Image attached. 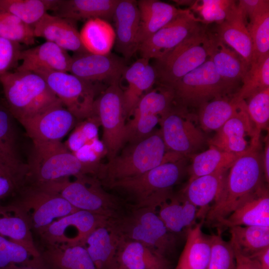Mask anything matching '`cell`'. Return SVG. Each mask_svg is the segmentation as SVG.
Here are the masks:
<instances>
[{
    "label": "cell",
    "mask_w": 269,
    "mask_h": 269,
    "mask_svg": "<svg viewBox=\"0 0 269 269\" xmlns=\"http://www.w3.org/2000/svg\"><path fill=\"white\" fill-rule=\"evenodd\" d=\"M259 148L251 146L229 168L220 193L206 214L208 224L217 227L264 184Z\"/></svg>",
    "instance_id": "1"
},
{
    "label": "cell",
    "mask_w": 269,
    "mask_h": 269,
    "mask_svg": "<svg viewBox=\"0 0 269 269\" xmlns=\"http://www.w3.org/2000/svg\"><path fill=\"white\" fill-rule=\"evenodd\" d=\"M184 158L168 151L160 130L138 142L129 143L121 153L101 163L95 175L102 185L134 177L168 160Z\"/></svg>",
    "instance_id": "2"
},
{
    "label": "cell",
    "mask_w": 269,
    "mask_h": 269,
    "mask_svg": "<svg viewBox=\"0 0 269 269\" xmlns=\"http://www.w3.org/2000/svg\"><path fill=\"white\" fill-rule=\"evenodd\" d=\"M6 105L20 124L61 103L44 79L29 71L8 72L0 77Z\"/></svg>",
    "instance_id": "3"
},
{
    "label": "cell",
    "mask_w": 269,
    "mask_h": 269,
    "mask_svg": "<svg viewBox=\"0 0 269 269\" xmlns=\"http://www.w3.org/2000/svg\"><path fill=\"white\" fill-rule=\"evenodd\" d=\"M98 170L80 162L61 141L33 142L23 186H37L82 174L95 176Z\"/></svg>",
    "instance_id": "4"
},
{
    "label": "cell",
    "mask_w": 269,
    "mask_h": 269,
    "mask_svg": "<svg viewBox=\"0 0 269 269\" xmlns=\"http://www.w3.org/2000/svg\"><path fill=\"white\" fill-rule=\"evenodd\" d=\"M185 162V158L166 161L141 175L105 186L127 194L134 208L156 209L172 196V188L182 177Z\"/></svg>",
    "instance_id": "5"
},
{
    "label": "cell",
    "mask_w": 269,
    "mask_h": 269,
    "mask_svg": "<svg viewBox=\"0 0 269 269\" xmlns=\"http://www.w3.org/2000/svg\"><path fill=\"white\" fill-rule=\"evenodd\" d=\"M73 177L34 187L59 195L78 210L110 219H119L127 213L123 203L105 191L97 177L88 174Z\"/></svg>",
    "instance_id": "6"
},
{
    "label": "cell",
    "mask_w": 269,
    "mask_h": 269,
    "mask_svg": "<svg viewBox=\"0 0 269 269\" xmlns=\"http://www.w3.org/2000/svg\"><path fill=\"white\" fill-rule=\"evenodd\" d=\"M110 222L122 238L140 242L164 257L175 247V235L167 229L155 208H133Z\"/></svg>",
    "instance_id": "7"
},
{
    "label": "cell",
    "mask_w": 269,
    "mask_h": 269,
    "mask_svg": "<svg viewBox=\"0 0 269 269\" xmlns=\"http://www.w3.org/2000/svg\"><path fill=\"white\" fill-rule=\"evenodd\" d=\"M213 38L201 27L153 66L158 84L171 88L183 76L205 62L211 53Z\"/></svg>",
    "instance_id": "8"
},
{
    "label": "cell",
    "mask_w": 269,
    "mask_h": 269,
    "mask_svg": "<svg viewBox=\"0 0 269 269\" xmlns=\"http://www.w3.org/2000/svg\"><path fill=\"white\" fill-rule=\"evenodd\" d=\"M174 104L184 107H200L224 97L232 88L217 73L210 58L203 64L181 78L171 87Z\"/></svg>",
    "instance_id": "9"
},
{
    "label": "cell",
    "mask_w": 269,
    "mask_h": 269,
    "mask_svg": "<svg viewBox=\"0 0 269 269\" xmlns=\"http://www.w3.org/2000/svg\"><path fill=\"white\" fill-rule=\"evenodd\" d=\"M33 72L42 77L65 107L81 121L94 114L97 88L94 83L68 72L38 70Z\"/></svg>",
    "instance_id": "10"
},
{
    "label": "cell",
    "mask_w": 269,
    "mask_h": 269,
    "mask_svg": "<svg viewBox=\"0 0 269 269\" xmlns=\"http://www.w3.org/2000/svg\"><path fill=\"white\" fill-rule=\"evenodd\" d=\"M120 81L114 82L98 97L94 105V114L103 128L102 141L107 149L108 161L115 157L125 143L126 120L123 90Z\"/></svg>",
    "instance_id": "11"
},
{
    "label": "cell",
    "mask_w": 269,
    "mask_h": 269,
    "mask_svg": "<svg viewBox=\"0 0 269 269\" xmlns=\"http://www.w3.org/2000/svg\"><path fill=\"white\" fill-rule=\"evenodd\" d=\"M14 201L26 214L33 232L40 235L52 223L78 210L59 195L25 185Z\"/></svg>",
    "instance_id": "12"
},
{
    "label": "cell",
    "mask_w": 269,
    "mask_h": 269,
    "mask_svg": "<svg viewBox=\"0 0 269 269\" xmlns=\"http://www.w3.org/2000/svg\"><path fill=\"white\" fill-rule=\"evenodd\" d=\"M160 131L168 151L186 158L205 142L203 132L193 123L187 109L174 104L160 118Z\"/></svg>",
    "instance_id": "13"
},
{
    "label": "cell",
    "mask_w": 269,
    "mask_h": 269,
    "mask_svg": "<svg viewBox=\"0 0 269 269\" xmlns=\"http://www.w3.org/2000/svg\"><path fill=\"white\" fill-rule=\"evenodd\" d=\"M108 218L78 210L52 223L39 235L43 246L83 245L89 235Z\"/></svg>",
    "instance_id": "14"
},
{
    "label": "cell",
    "mask_w": 269,
    "mask_h": 269,
    "mask_svg": "<svg viewBox=\"0 0 269 269\" xmlns=\"http://www.w3.org/2000/svg\"><path fill=\"white\" fill-rule=\"evenodd\" d=\"M200 21L186 9L142 42L137 51L142 58L160 59L199 29Z\"/></svg>",
    "instance_id": "15"
},
{
    "label": "cell",
    "mask_w": 269,
    "mask_h": 269,
    "mask_svg": "<svg viewBox=\"0 0 269 269\" xmlns=\"http://www.w3.org/2000/svg\"><path fill=\"white\" fill-rule=\"evenodd\" d=\"M125 59L111 53L100 55L89 52L76 53L71 56L69 72L85 81H120L127 66Z\"/></svg>",
    "instance_id": "16"
},
{
    "label": "cell",
    "mask_w": 269,
    "mask_h": 269,
    "mask_svg": "<svg viewBox=\"0 0 269 269\" xmlns=\"http://www.w3.org/2000/svg\"><path fill=\"white\" fill-rule=\"evenodd\" d=\"M77 120L61 103L22 123L32 142L61 141Z\"/></svg>",
    "instance_id": "17"
},
{
    "label": "cell",
    "mask_w": 269,
    "mask_h": 269,
    "mask_svg": "<svg viewBox=\"0 0 269 269\" xmlns=\"http://www.w3.org/2000/svg\"><path fill=\"white\" fill-rule=\"evenodd\" d=\"M238 6L252 42L251 63L259 61L269 55V0H241Z\"/></svg>",
    "instance_id": "18"
},
{
    "label": "cell",
    "mask_w": 269,
    "mask_h": 269,
    "mask_svg": "<svg viewBox=\"0 0 269 269\" xmlns=\"http://www.w3.org/2000/svg\"><path fill=\"white\" fill-rule=\"evenodd\" d=\"M253 136V128L244 101L238 111L217 131L208 143L221 150L241 154L251 146L247 137L252 139Z\"/></svg>",
    "instance_id": "19"
},
{
    "label": "cell",
    "mask_w": 269,
    "mask_h": 269,
    "mask_svg": "<svg viewBox=\"0 0 269 269\" xmlns=\"http://www.w3.org/2000/svg\"><path fill=\"white\" fill-rule=\"evenodd\" d=\"M115 21L116 49L126 60L138 51L139 12L137 1L120 0L113 15Z\"/></svg>",
    "instance_id": "20"
},
{
    "label": "cell",
    "mask_w": 269,
    "mask_h": 269,
    "mask_svg": "<svg viewBox=\"0 0 269 269\" xmlns=\"http://www.w3.org/2000/svg\"><path fill=\"white\" fill-rule=\"evenodd\" d=\"M35 37H42L75 53L88 52L84 47L76 21L46 13L33 26Z\"/></svg>",
    "instance_id": "21"
},
{
    "label": "cell",
    "mask_w": 269,
    "mask_h": 269,
    "mask_svg": "<svg viewBox=\"0 0 269 269\" xmlns=\"http://www.w3.org/2000/svg\"><path fill=\"white\" fill-rule=\"evenodd\" d=\"M21 64L15 70L34 72L38 70L68 72L71 56L68 52L54 43L42 44L22 50L19 57Z\"/></svg>",
    "instance_id": "22"
},
{
    "label": "cell",
    "mask_w": 269,
    "mask_h": 269,
    "mask_svg": "<svg viewBox=\"0 0 269 269\" xmlns=\"http://www.w3.org/2000/svg\"><path fill=\"white\" fill-rule=\"evenodd\" d=\"M269 227V190L264 184L248 197L217 227Z\"/></svg>",
    "instance_id": "23"
},
{
    "label": "cell",
    "mask_w": 269,
    "mask_h": 269,
    "mask_svg": "<svg viewBox=\"0 0 269 269\" xmlns=\"http://www.w3.org/2000/svg\"><path fill=\"white\" fill-rule=\"evenodd\" d=\"M0 235L23 246L34 257H40L28 219L15 201L7 205L0 204Z\"/></svg>",
    "instance_id": "24"
},
{
    "label": "cell",
    "mask_w": 269,
    "mask_h": 269,
    "mask_svg": "<svg viewBox=\"0 0 269 269\" xmlns=\"http://www.w3.org/2000/svg\"><path fill=\"white\" fill-rule=\"evenodd\" d=\"M149 60L142 58L127 67L123 75L128 82L123 91L124 107L127 118L131 117L140 99L156 82V73Z\"/></svg>",
    "instance_id": "25"
},
{
    "label": "cell",
    "mask_w": 269,
    "mask_h": 269,
    "mask_svg": "<svg viewBox=\"0 0 269 269\" xmlns=\"http://www.w3.org/2000/svg\"><path fill=\"white\" fill-rule=\"evenodd\" d=\"M110 220L94 230L83 245L96 269L116 268L117 253L121 237L112 226Z\"/></svg>",
    "instance_id": "26"
},
{
    "label": "cell",
    "mask_w": 269,
    "mask_h": 269,
    "mask_svg": "<svg viewBox=\"0 0 269 269\" xmlns=\"http://www.w3.org/2000/svg\"><path fill=\"white\" fill-rule=\"evenodd\" d=\"M139 12L137 43L139 45L162 27L184 12L169 3L156 0L137 1Z\"/></svg>",
    "instance_id": "27"
},
{
    "label": "cell",
    "mask_w": 269,
    "mask_h": 269,
    "mask_svg": "<svg viewBox=\"0 0 269 269\" xmlns=\"http://www.w3.org/2000/svg\"><path fill=\"white\" fill-rule=\"evenodd\" d=\"M115 269H168V266L165 257L149 247L121 237Z\"/></svg>",
    "instance_id": "28"
},
{
    "label": "cell",
    "mask_w": 269,
    "mask_h": 269,
    "mask_svg": "<svg viewBox=\"0 0 269 269\" xmlns=\"http://www.w3.org/2000/svg\"><path fill=\"white\" fill-rule=\"evenodd\" d=\"M219 24L218 38L232 47L250 67L253 56L252 42L243 13L238 5Z\"/></svg>",
    "instance_id": "29"
},
{
    "label": "cell",
    "mask_w": 269,
    "mask_h": 269,
    "mask_svg": "<svg viewBox=\"0 0 269 269\" xmlns=\"http://www.w3.org/2000/svg\"><path fill=\"white\" fill-rule=\"evenodd\" d=\"M120 0H58L52 14L73 20L113 18Z\"/></svg>",
    "instance_id": "30"
},
{
    "label": "cell",
    "mask_w": 269,
    "mask_h": 269,
    "mask_svg": "<svg viewBox=\"0 0 269 269\" xmlns=\"http://www.w3.org/2000/svg\"><path fill=\"white\" fill-rule=\"evenodd\" d=\"M229 169H220L188 181L182 195L198 208V217L206 216L209 204L221 191Z\"/></svg>",
    "instance_id": "31"
},
{
    "label": "cell",
    "mask_w": 269,
    "mask_h": 269,
    "mask_svg": "<svg viewBox=\"0 0 269 269\" xmlns=\"http://www.w3.org/2000/svg\"><path fill=\"white\" fill-rule=\"evenodd\" d=\"M39 251L48 269H96L83 245L43 246Z\"/></svg>",
    "instance_id": "32"
},
{
    "label": "cell",
    "mask_w": 269,
    "mask_h": 269,
    "mask_svg": "<svg viewBox=\"0 0 269 269\" xmlns=\"http://www.w3.org/2000/svg\"><path fill=\"white\" fill-rule=\"evenodd\" d=\"M210 59L218 75L232 89L243 80L250 68L237 53L218 38H213Z\"/></svg>",
    "instance_id": "33"
},
{
    "label": "cell",
    "mask_w": 269,
    "mask_h": 269,
    "mask_svg": "<svg viewBox=\"0 0 269 269\" xmlns=\"http://www.w3.org/2000/svg\"><path fill=\"white\" fill-rule=\"evenodd\" d=\"M211 254L210 236L198 224L187 230L185 245L178 263L186 269H207Z\"/></svg>",
    "instance_id": "34"
},
{
    "label": "cell",
    "mask_w": 269,
    "mask_h": 269,
    "mask_svg": "<svg viewBox=\"0 0 269 269\" xmlns=\"http://www.w3.org/2000/svg\"><path fill=\"white\" fill-rule=\"evenodd\" d=\"M79 32L84 47L91 53L108 54L115 43L114 29L107 20L103 19L92 18L87 20Z\"/></svg>",
    "instance_id": "35"
},
{
    "label": "cell",
    "mask_w": 269,
    "mask_h": 269,
    "mask_svg": "<svg viewBox=\"0 0 269 269\" xmlns=\"http://www.w3.org/2000/svg\"><path fill=\"white\" fill-rule=\"evenodd\" d=\"M244 101L224 96L204 104L199 107L198 115L201 129L206 132H217L235 115Z\"/></svg>",
    "instance_id": "36"
},
{
    "label": "cell",
    "mask_w": 269,
    "mask_h": 269,
    "mask_svg": "<svg viewBox=\"0 0 269 269\" xmlns=\"http://www.w3.org/2000/svg\"><path fill=\"white\" fill-rule=\"evenodd\" d=\"M244 153L229 152L210 145L209 149L193 157L189 169L188 181L220 169H229L236 160Z\"/></svg>",
    "instance_id": "37"
},
{
    "label": "cell",
    "mask_w": 269,
    "mask_h": 269,
    "mask_svg": "<svg viewBox=\"0 0 269 269\" xmlns=\"http://www.w3.org/2000/svg\"><path fill=\"white\" fill-rule=\"evenodd\" d=\"M13 118L5 101L0 98V153L13 168L24 175L26 164L21 161L17 152Z\"/></svg>",
    "instance_id": "38"
},
{
    "label": "cell",
    "mask_w": 269,
    "mask_h": 269,
    "mask_svg": "<svg viewBox=\"0 0 269 269\" xmlns=\"http://www.w3.org/2000/svg\"><path fill=\"white\" fill-rule=\"evenodd\" d=\"M229 229L230 242L246 256L250 257L269 247V227L237 226Z\"/></svg>",
    "instance_id": "39"
},
{
    "label": "cell",
    "mask_w": 269,
    "mask_h": 269,
    "mask_svg": "<svg viewBox=\"0 0 269 269\" xmlns=\"http://www.w3.org/2000/svg\"><path fill=\"white\" fill-rule=\"evenodd\" d=\"M58 0H0V9L33 26L47 12L52 11Z\"/></svg>",
    "instance_id": "40"
},
{
    "label": "cell",
    "mask_w": 269,
    "mask_h": 269,
    "mask_svg": "<svg viewBox=\"0 0 269 269\" xmlns=\"http://www.w3.org/2000/svg\"><path fill=\"white\" fill-rule=\"evenodd\" d=\"M174 104V95L170 87L159 84L139 100L132 116L154 115L161 117Z\"/></svg>",
    "instance_id": "41"
},
{
    "label": "cell",
    "mask_w": 269,
    "mask_h": 269,
    "mask_svg": "<svg viewBox=\"0 0 269 269\" xmlns=\"http://www.w3.org/2000/svg\"><path fill=\"white\" fill-rule=\"evenodd\" d=\"M247 100L246 110L253 128L251 145L260 146L261 133L267 128L269 120V88L254 93Z\"/></svg>",
    "instance_id": "42"
},
{
    "label": "cell",
    "mask_w": 269,
    "mask_h": 269,
    "mask_svg": "<svg viewBox=\"0 0 269 269\" xmlns=\"http://www.w3.org/2000/svg\"><path fill=\"white\" fill-rule=\"evenodd\" d=\"M242 81V86L233 97L238 102L245 101L254 93L269 88V55L251 63Z\"/></svg>",
    "instance_id": "43"
},
{
    "label": "cell",
    "mask_w": 269,
    "mask_h": 269,
    "mask_svg": "<svg viewBox=\"0 0 269 269\" xmlns=\"http://www.w3.org/2000/svg\"><path fill=\"white\" fill-rule=\"evenodd\" d=\"M0 36L26 45L35 43L33 28L14 15L0 9Z\"/></svg>",
    "instance_id": "44"
},
{
    "label": "cell",
    "mask_w": 269,
    "mask_h": 269,
    "mask_svg": "<svg viewBox=\"0 0 269 269\" xmlns=\"http://www.w3.org/2000/svg\"><path fill=\"white\" fill-rule=\"evenodd\" d=\"M77 123L64 143L72 153L79 149L90 140L99 137L100 120L95 114Z\"/></svg>",
    "instance_id": "45"
},
{
    "label": "cell",
    "mask_w": 269,
    "mask_h": 269,
    "mask_svg": "<svg viewBox=\"0 0 269 269\" xmlns=\"http://www.w3.org/2000/svg\"><path fill=\"white\" fill-rule=\"evenodd\" d=\"M211 254L207 269H236L235 258L230 242L225 241L221 236H210Z\"/></svg>",
    "instance_id": "46"
},
{
    "label": "cell",
    "mask_w": 269,
    "mask_h": 269,
    "mask_svg": "<svg viewBox=\"0 0 269 269\" xmlns=\"http://www.w3.org/2000/svg\"><path fill=\"white\" fill-rule=\"evenodd\" d=\"M160 120V117L154 115L133 116L126 125L125 143H135L149 136Z\"/></svg>",
    "instance_id": "47"
},
{
    "label": "cell",
    "mask_w": 269,
    "mask_h": 269,
    "mask_svg": "<svg viewBox=\"0 0 269 269\" xmlns=\"http://www.w3.org/2000/svg\"><path fill=\"white\" fill-rule=\"evenodd\" d=\"M158 207L157 214L170 232L176 235L185 230L180 196H172Z\"/></svg>",
    "instance_id": "48"
},
{
    "label": "cell",
    "mask_w": 269,
    "mask_h": 269,
    "mask_svg": "<svg viewBox=\"0 0 269 269\" xmlns=\"http://www.w3.org/2000/svg\"><path fill=\"white\" fill-rule=\"evenodd\" d=\"M200 4L193 5L203 18L202 22L224 21L237 5L232 0H203Z\"/></svg>",
    "instance_id": "49"
},
{
    "label": "cell",
    "mask_w": 269,
    "mask_h": 269,
    "mask_svg": "<svg viewBox=\"0 0 269 269\" xmlns=\"http://www.w3.org/2000/svg\"><path fill=\"white\" fill-rule=\"evenodd\" d=\"M35 258L24 247L0 235V269L12 264H26Z\"/></svg>",
    "instance_id": "50"
},
{
    "label": "cell",
    "mask_w": 269,
    "mask_h": 269,
    "mask_svg": "<svg viewBox=\"0 0 269 269\" xmlns=\"http://www.w3.org/2000/svg\"><path fill=\"white\" fill-rule=\"evenodd\" d=\"M73 154L82 163L99 168L101 160L107 156L106 147L99 137L93 139Z\"/></svg>",
    "instance_id": "51"
},
{
    "label": "cell",
    "mask_w": 269,
    "mask_h": 269,
    "mask_svg": "<svg viewBox=\"0 0 269 269\" xmlns=\"http://www.w3.org/2000/svg\"><path fill=\"white\" fill-rule=\"evenodd\" d=\"M21 44L0 36V77L18 67Z\"/></svg>",
    "instance_id": "52"
},
{
    "label": "cell",
    "mask_w": 269,
    "mask_h": 269,
    "mask_svg": "<svg viewBox=\"0 0 269 269\" xmlns=\"http://www.w3.org/2000/svg\"><path fill=\"white\" fill-rule=\"evenodd\" d=\"M0 175L11 179L19 190L24 184V175L13 168L0 153Z\"/></svg>",
    "instance_id": "53"
},
{
    "label": "cell",
    "mask_w": 269,
    "mask_h": 269,
    "mask_svg": "<svg viewBox=\"0 0 269 269\" xmlns=\"http://www.w3.org/2000/svg\"><path fill=\"white\" fill-rule=\"evenodd\" d=\"M180 197L182 206L183 224L185 230H187L195 224V220L198 217L199 209L182 195Z\"/></svg>",
    "instance_id": "54"
},
{
    "label": "cell",
    "mask_w": 269,
    "mask_h": 269,
    "mask_svg": "<svg viewBox=\"0 0 269 269\" xmlns=\"http://www.w3.org/2000/svg\"><path fill=\"white\" fill-rule=\"evenodd\" d=\"M230 243L234 252L236 269H262L256 261L242 254L234 244Z\"/></svg>",
    "instance_id": "55"
},
{
    "label": "cell",
    "mask_w": 269,
    "mask_h": 269,
    "mask_svg": "<svg viewBox=\"0 0 269 269\" xmlns=\"http://www.w3.org/2000/svg\"><path fill=\"white\" fill-rule=\"evenodd\" d=\"M18 189L15 184L11 179L0 175V201Z\"/></svg>",
    "instance_id": "56"
},
{
    "label": "cell",
    "mask_w": 269,
    "mask_h": 269,
    "mask_svg": "<svg viewBox=\"0 0 269 269\" xmlns=\"http://www.w3.org/2000/svg\"><path fill=\"white\" fill-rule=\"evenodd\" d=\"M0 269H48L40 257L34 259L30 262L24 265H10Z\"/></svg>",
    "instance_id": "57"
},
{
    "label": "cell",
    "mask_w": 269,
    "mask_h": 269,
    "mask_svg": "<svg viewBox=\"0 0 269 269\" xmlns=\"http://www.w3.org/2000/svg\"><path fill=\"white\" fill-rule=\"evenodd\" d=\"M250 258L256 261L262 269H269V247L259 251Z\"/></svg>",
    "instance_id": "58"
},
{
    "label": "cell",
    "mask_w": 269,
    "mask_h": 269,
    "mask_svg": "<svg viewBox=\"0 0 269 269\" xmlns=\"http://www.w3.org/2000/svg\"><path fill=\"white\" fill-rule=\"evenodd\" d=\"M264 177L266 182L269 181V137L266 139L264 151L262 156Z\"/></svg>",
    "instance_id": "59"
},
{
    "label": "cell",
    "mask_w": 269,
    "mask_h": 269,
    "mask_svg": "<svg viewBox=\"0 0 269 269\" xmlns=\"http://www.w3.org/2000/svg\"><path fill=\"white\" fill-rule=\"evenodd\" d=\"M176 269H186L181 264L178 263L177 266L176 268Z\"/></svg>",
    "instance_id": "60"
}]
</instances>
